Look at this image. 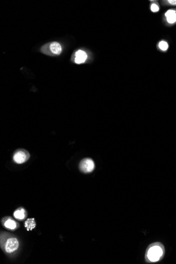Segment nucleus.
<instances>
[{
	"mask_svg": "<svg viewBox=\"0 0 176 264\" xmlns=\"http://www.w3.org/2000/svg\"><path fill=\"white\" fill-rule=\"evenodd\" d=\"M30 157V155L27 150L20 149L17 150L13 156V160L16 164H23L26 162Z\"/></svg>",
	"mask_w": 176,
	"mask_h": 264,
	"instance_id": "7ed1b4c3",
	"label": "nucleus"
},
{
	"mask_svg": "<svg viewBox=\"0 0 176 264\" xmlns=\"http://www.w3.org/2000/svg\"><path fill=\"white\" fill-rule=\"evenodd\" d=\"M51 52L55 55H59L61 53L62 48L60 44L58 42L52 43L50 46Z\"/></svg>",
	"mask_w": 176,
	"mask_h": 264,
	"instance_id": "0eeeda50",
	"label": "nucleus"
},
{
	"mask_svg": "<svg viewBox=\"0 0 176 264\" xmlns=\"http://www.w3.org/2000/svg\"><path fill=\"white\" fill-rule=\"evenodd\" d=\"M4 226L8 229H14L16 228V223L11 219H7L4 223Z\"/></svg>",
	"mask_w": 176,
	"mask_h": 264,
	"instance_id": "1a4fd4ad",
	"label": "nucleus"
},
{
	"mask_svg": "<svg viewBox=\"0 0 176 264\" xmlns=\"http://www.w3.org/2000/svg\"><path fill=\"white\" fill-rule=\"evenodd\" d=\"M14 216L15 218L20 219V220H22L23 219H24L25 217L24 210L23 209H21L16 210L14 212Z\"/></svg>",
	"mask_w": 176,
	"mask_h": 264,
	"instance_id": "9d476101",
	"label": "nucleus"
},
{
	"mask_svg": "<svg viewBox=\"0 0 176 264\" xmlns=\"http://www.w3.org/2000/svg\"><path fill=\"white\" fill-rule=\"evenodd\" d=\"M168 22L170 24L176 22V12L173 10H169L165 13Z\"/></svg>",
	"mask_w": 176,
	"mask_h": 264,
	"instance_id": "423d86ee",
	"label": "nucleus"
},
{
	"mask_svg": "<svg viewBox=\"0 0 176 264\" xmlns=\"http://www.w3.org/2000/svg\"><path fill=\"white\" fill-rule=\"evenodd\" d=\"M76 58L74 61L76 64H81L84 63L87 59V55L84 51L82 50H79L76 52L75 55Z\"/></svg>",
	"mask_w": 176,
	"mask_h": 264,
	"instance_id": "39448f33",
	"label": "nucleus"
},
{
	"mask_svg": "<svg viewBox=\"0 0 176 264\" xmlns=\"http://www.w3.org/2000/svg\"><path fill=\"white\" fill-rule=\"evenodd\" d=\"M151 10L153 12H157L159 10V7L156 4L153 3L151 6Z\"/></svg>",
	"mask_w": 176,
	"mask_h": 264,
	"instance_id": "f8f14e48",
	"label": "nucleus"
},
{
	"mask_svg": "<svg viewBox=\"0 0 176 264\" xmlns=\"http://www.w3.org/2000/svg\"><path fill=\"white\" fill-rule=\"evenodd\" d=\"M165 254V248L159 242L152 243L148 246L145 253V260L147 262L153 263L161 261Z\"/></svg>",
	"mask_w": 176,
	"mask_h": 264,
	"instance_id": "f257e3e1",
	"label": "nucleus"
},
{
	"mask_svg": "<svg viewBox=\"0 0 176 264\" xmlns=\"http://www.w3.org/2000/svg\"><path fill=\"white\" fill-rule=\"evenodd\" d=\"M24 225L25 227L27 228V230L28 231H31L34 229L36 226L34 219H28L26 222H25Z\"/></svg>",
	"mask_w": 176,
	"mask_h": 264,
	"instance_id": "6e6552de",
	"label": "nucleus"
},
{
	"mask_svg": "<svg viewBox=\"0 0 176 264\" xmlns=\"http://www.w3.org/2000/svg\"><path fill=\"white\" fill-rule=\"evenodd\" d=\"M95 167L94 161L90 158H85L81 161L79 165L80 170L84 173H91Z\"/></svg>",
	"mask_w": 176,
	"mask_h": 264,
	"instance_id": "f03ea898",
	"label": "nucleus"
},
{
	"mask_svg": "<svg viewBox=\"0 0 176 264\" xmlns=\"http://www.w3.org/2000/svg\"><path fill=\"white\" fill-rule=\"evenodd\" d=\"M170 6H176V0H169L165 1Z\"/></svg>",
	"mask_w": 176,
	"mask_h": 264,
	"instance_id": "ddd939ff",
	"label": "nucleus"
},
{
	"mask_svg": "<svg viewBox=\"0 0 176 264\" xmlns=\"http://www.w3.org/2000/svg\"><path fill=\"white\" fill-rule=\"evenodd\" d=\"M159 47L160 48V49L162 51H165L168 49L169 46L165 41H162L159 43Z\"/></svg>",
	"mask_w": 176,
	"mask_h": 264,
	"instance_id": "9b49d317",
	"label": "nucleus"
},
{
	"mask_svg": "<svg viewBox=\"0 0 176 264\" xmlns=\"http://www.w3.org/2000/svg\"><path fill=\"white\" fill-rule=\"evenodd\" d=\"M19 242L15 238H10L7 240L5 244V250L8 253H11L17 250Z\"/></svg>",
	"mask_w": 176,
	"mask_h": 264,
	"instance_id": "20e7f679",
	"label": "nucleus"
}]
</instances>
